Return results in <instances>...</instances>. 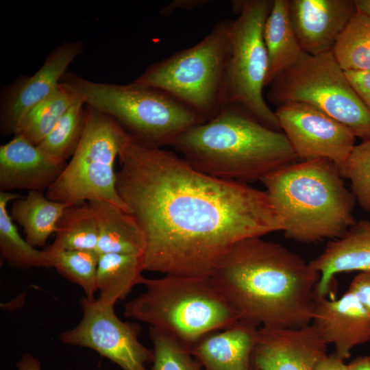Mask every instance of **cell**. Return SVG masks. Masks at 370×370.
I'll list each match as a JSON object with an SVG mask.
<instances>
[{
	"label": "cell",
	"mask_w": 370,
	"mask_h": 370,
	"mask_svg": "<svg viewBox=\"0 0 370 370\" xmlns=\"http://www.w3.org/2000/svg\"><path fill=\"white\" fill-rule=\"evenodd\" d=\"M311 324L343 360L355 347L370 341V313L348 290L332 300L315 293Z\"/></svg>",
	"instance_id": "obj_16"
},
{
	"label": "cell",
	"mask_w": 370,
	"mask_h": 370,
	"mask_svg": "<svg viewBox=\"0 0 370 370\" xmlns=\"http://www.w3.org/2000/svg\"><path fill=\"white\" fill-rule=\"evenodd\" d=\"M70 206L51 200L42 192L28 191L25 197L13 201L10 216L23 227L25 240L40 247L56 233L60 219Z\"/></svg>",
	"instance_id": "obj_22"
},
{
	"label": "cell",
	"mask_w": 370,
	"mask_h": 370,
	"mask_svg": "<svg viewBox=\"0 0 370 370\" xmlns=\"http://www.w3.org/2000/svg\"><path fill=\"white\" fill-rule=\"evenodd\" d=\"M258 328L240 321L205 336L189 349L205 370H254L252 357Z\"/></svg>",
	"instance_id": "obj_18"
},
{
	"label": "cell",
	"mask_w": 370,
	"mask_h": 370,
	"mask_svg": "<svg viewBox=\"0 0 370 370\" xmlns=\"http://www.w3.org/2000/svg\"><path fill=\"white\" fill-rule=\"evenodd\" d=\"M81 100L75 91L60 82L51 95L23 117L15 134H19L38 145L50 133L66 112Z\"/></svg>",
	"instance_id": "obj_24"
},
{
	"label": "cell",
	"mask_w": 370,
	"mask_h": 370,
	"mask_svg": "<svg viewBox=\"0 0 370 370\" xmlns=\"http://www.w3.org/2000/svg\"><path fill=\"white\" fill-rule=\"evenodd\" d=\"M118 159L116 190L144 234L145 271L210 277L238 242L283 229L266 190L202 173L125 130Z\"/></svg>",
	"instance_id": "obj_1"
},
{
	"label": "cell",
	"mask_w": 370,
	"mask_h": 370,
	"mask_svg": "<svg viewBox=\"0 0 370 370\" xmlns=\"http://www.w3.org/2000/svg\"><path fill=\"white\" fill-rule=\"evenodd\" d=\"M143 271V256L99 254L96 275L99 296L97 299L109 305L123 299L136 285L141 284Z\"/></svg>",
	"instance_id": "obj_23"
},
{
	"label": "cell",
	"mask_w": 370,
	"mask_h": 370,
	"mask_svg": "<svg viewBox=\"0 0 370 370\" xmlns=\"http://www.w3.org/2000/svg\"><path fill=\"white\" fill-rule=\"evenodd\" d=\"M84 49L82 41L64 42L48 54L34 74L21 75L3 87L0 97V125L3 134H15L23 117L56 90L69 66Z\"/></svg>",
	"instance_id": "obj_13"
},
{
	"label": "cell",
	"mask_w": 370,
	"mask_h": 370,
	"mask_svg": "<svg viewBox=\"0 0 370 370\" xmlns=\"http://www.w3.org/2000/svg\"><path fill=\"white\" fill-rule=\"evenodd\" d=\"M357 11L354 0H289L291 25L303 51H332Z\"/></svg>",
	"instance_id": "obj_15"
},
{
	"label": "cell",
	"mask_w": 370,
	"mask_h": 370,
	"mask_svg": "<svg viewBox=\"0 0 370 370\" xmlns=\"http://www.w3.org/2000/svg\"><path fill=\"white\" fill-rule=\"evenodd\" d=\"M18 197L16 193L0 191L1 256L16 269L50 268L44 251L38 250L21 236L8 212V203Z\"/></svg>",
	"instance_id": "obj_26"
},
{
	"label": "cell",
	"mask_w": 370,
	"mask_h": 370,
	"mask_svg": "<svg viewBox=\"0 0 370 370\" xmlns=\"http://www.w3.org/2000/svg\"><path fill=\"white\" fill-rule=\"evenodd\" d=\"M50 268L79 286L88 299L97 291L96 275L99 254L95 250L49 251L44 249Z\"/></svg>",
	"instance_id": "obj_28"
},
{
	"label": "cell",
	"mask_w": 370,
	"mask_h": 370,
	"mask_svg": "<svg viewBox=\"0 0 370 370\" xmlns=\"http://www.w3.org/2000/svg\"><path fill=\"white\" fill-rule=\"evenodd\" d=\"M141 284L146 291L124 305V315L170 334L189 349L241 321L210 277H144Z\"/></svg>",
	"instance_id": "obj_5"
},
{
	"label": "cell",
	"mask_w": 370,
	"mask_h": 370,
	"mask_svg": "<svg viewBox=\"0 0 370 370\" xmlns=\"http://www.w3.org/2000/svg\"><path fill=\"white\" fill-rule=\"evenodd\" d=\"M149 336L153 347L151 370H200L202 366L189 348L170 334L150 327Z\"/></svg>",
	"instance_id": "obj_30"
},
{
	"label": "cell",
	"mask_w": 370,
	"mask_h": 370,
	"mask_svg": "<svg viewBox=\"0 0 370 370\" xmlns=\"http://www.w3.org/2000/svg\"><path fill=\"white\" fill-rule=\"evenodd\" d=\"M98 227L99 254H119L143 256L144 234L134 217L127 211L106 201H88Z\"/></svg>",
	"instance_id": "obj_20"
},
{
	"label": "cell",
	"mask_w": 370,
	"mask_h": 370,
	"mask_svg": "<svg viewBox=\"0 0 370 370\" xmlns=\"http://www.w3.org/2000/svg\"><path fill=\"white\" fill-rule=\"evenodd\" d=\"M18 370H41L38 360L30 354H25L16 365Z\"/></svg>",
	"instance_id": "obj_36"
},
{
	"label": "cell",
	"mask_w": 370,
	"mask_h": 370,
	"mask_svg": "<svg viewBox=\"0 0 370 370\" xmlns=\"http://www.w3.org/2000/svg\"><path fill=\"white\" fill-rule=\"evenodd\" d=\"M337 166L341 176L350 182L356 201L370 212V140L356 145L346 160Z\"/></svg>",
	"instance_id": "obj_31"
},
{
	"label": "cell",
	"mask_w": 370,
	"mask_h": 370,
	"mask_svg": "<svg viewBox=\"0 0 370 370\" xmlns=\"http://www.w3.org/2000/svg\"><path fill=\"white\" fill-rule=\"evenodd\" d=\"M358 11L370 17V0H354Z\"/></svg>",
	"instance_id": "obj_38"
},
{
	"label": "cell",
	"mask_w": 370,
	"mask_h": 370,
	"mask_svg": "<svg viewBox=\"0 0 370 370\" xmlns=\"http://www.w3.org/2000/svg\"><path fill=\"white\" fill-rule=\"evenodd\" d=\"M209 0H174L160 10L162 16H169L177 10H191L209 3Z\"/></svg>",
	"instance_id": "obj_34"
},
{
	"label": "cell",
	"mask_w": 370,
	"mask_h": 370,
	"mask_svg": "<svg viewBox=\"0 0 370 370\" xmlns=\"http://www.w3.org/2000/svg\"><path fill=\"white\" fill-rule=\"evenodd\" d=\"M98 227L88 202L68 207L60 219L49 251L95 250Z\"/></svg>",
	"instance_id": "obj_25"
},
{
	"label": "cell",
	"mask_w": 370,
	"mask_h": 370,
	"mask_svg": "<svg viewBox=\"0 0 370 370\" xmlns=\"http://www.w3.org/2000/svg\"><path fill=\"white\" fill-rule=\"evenodd\" d=\"M171 146L197 170L245 184L261 181L298 158L282 132L230 104L182 134Z\"/></svg>",
	"instance_id": "obj_3"
},
{
	"label": "cell",
	"mask_w": 370,
	"mask_h": 370,
	"mask_svg": "<svg viewBox=\"0 0 370 370\" xmlns=\"http://www.w3.org/2000/svg\"><path fill=\"white\" fill-rule=\"evenodd\" d=\"M66 164L49 156L23 136L15 134L11 140L0 146V191L47 190Z\"/></svg>",
	"instance_id": "obj_17"
},
{
	"label": "cell",
	"mask_w": 370,
	"mask_h": 370,
	"mask_svg": "<svg viewBox=\"0 0 370 370\" xmlns=\"http://www.w3.org/2000/svg\"><path fill=\"white\" fill-rule=\"evenodd\" d=\"M210 279L242 321L282 328L312 322L320 274L280 243L261 237L238 242Z\"/></svg>",
	"instance_id": "obj_2"
},
{
	"label": "cell",
	"mask_w": 370,
	"mask_h": 370,
	"mask_svg": "<svg viewBox=\"0 0 370 370\" xmlns=\"http://www.w3.org/2000/svg\"><path fill=\"white\" fill-rule=\"evenodd\" d=\"M314 370H349L348 365L335 353L325 355L317 364Z\"/></svg>",
	"instance_id": "obj_35"
},
{
	"label": "cell",
	"mask_w": 370,
	"mask_h": 370,
	"mask_svg": "<svg viewBox=\"0 0 370 370\" xmlns=\"http://www.w3.org/2000/svg\"><path fill=\"white\" fill-rule=\"evenodd\" d=\"M289 0H273L263 27L268 57L265 86L305 53L294 33L288 12Z\"/></svg>",
	"instance_id": "obj_21"
},
{
	"label": "cell",
	"mask_w": 370,
	"mask_h": 370,
	"mask_svg": "<svg viewBox=\"0 0 370 370\" xmlns=\"http://www.w3.org/2000/svg\"><path fill=\"white\" fill-rule=\"evenodd\" d=\"M123 130L111 117L86 106V123L79 145L46 196L69 205L106 201L127 212L117 193L114 171Z\"/></svg>",
	"instance_id": "obj_9"
},
{
	"label": "cell",
	"mask_w": 370,
	"mask_h": 370,
	"mask_svg": "<svg viewBox=\"0 0 370 370\" xmlns=\"http://www.w3.org/2000/svg\"><path fill=\"white\" fill-rule=\"evenodd\" d=\"M275 113L282 132L303 160L328 159L338 166L356 145V137L349 127L312 105L286 103Z\"/></svg>",
	"instance_id": "obj_12"
},
{
	"label": "cell",
	"mask_w": 370,
	"mask_h": 370,
	"mask_svg": "<svg viewBox=\"0 0 370 370\" xmlns=\"http://www.w3.org/2000/svg\"><path fill=\"white\" fill-rule=\"evenodd\" d=\"M269 86L267 99L278 107L289 102L312 105L349 127L356 137L370 140V111L332 51L305 53Z\"/></svg>",
	"instance_id": "obj_8"
},
{
	"label": "cell",
	"mask_w": 370,
	"mask_h": 370,
	"mask_svg": "<svg viewBox=\"0 0 370 370\" xmlns=\"http://www.w3.org/2000/svg\"><path fill=\"white\" fill-rule=\"evenodd\" d=\"M319 273L315 293L326 296L334 276L340 273L370 271V221H357L342 236L331 240L310 262Z\"/></svg>",
	"instance_id": "obj_19"
},
{
	"label": "cell",
	"mask_w": 370,
	"mask_h": 370,
	"mask_svg": "<svg viewBox=\"0 0 370 370\" xmlns=\"http://www.w3.org/2000/svg\"><path fill=\"white\" fill-rule=\"evenodd\" d=\"M260 182L282 219L287 238L301 243L334 240L357 221L356 199L330 160L295 162Z\"/></svg>",
	"instance_id": "obj_4"
},
{
	"label": "cell",
	"mask_w": 370,
	"mask_h": 370,
	"mask_svg": "<svg viewBox=\"0 0 370 370\" xmlns=\"http://www.w3.org/2000/svg\"><path fill=\"white\" fill-rule=\"evenodd\" d=\"M61 82L86 106L111 117L132 136L157 147L172 145L187 130L206 122L166 92L133 82H98L66 72Z\"/></svg>",
	"instance_id": "obj_6"
},
{
	"label": "cell",
	"mask_w": 370,
	"mask_h": 370,
	"mask_svg": "<svg viewBox=\"0 0 370 370\" xmlns=\"http://www.w3.org/2000/svg\"><path fill=\"white\" fill-rule=\"evenodd\" d=\"M332 51L343 71L370 72V17L357 10Z\"/></svg>",
	"instance_id": "obj_27"
},
{
	"label": "cell",
	"mask_w": 370,
	"mask_h": 370,
	"mask_svg": "<svg viewBox=\"0 0 370 370\" xmlns=\"http://www.w3.org/2000/svg\"><path fill=\"white\" fill-rule=\"evenodd\" d=\"M328 344L310 323L296 328H258L252 363L256 370H314Z\"/></svg>",
	"instance_id": "obj_14"
},
{
	"label": "cell",
	"mask_w": 370,
	"mask_h": 370,
	"mask_svg": "<svg viewBox=\"0 0 370 370\" xmlns=\"http://www.w3.org/2000/svg\"><path fill=\"white\" fill-rule=\"evenodd\" d=\"M349 370H370L369 356L359 357L348 365Z\"/></svg>",
	"instance_id": "obj_37"
},
{
	"label": "cell",
	"mask_w": 370,
	"mask_h": 370,
	"mask_svg": "<svg viewBox=\"0 0 370 370\" xmlns=\"http://www.w3.org/2000/svg\"><path fill=\"white\" fill-rule=\"evenodd\" d=\"M232 5L238 16L230 27L226 105L238 106L267 127L282 132L275 111L263 96L268 71L263 27L273 1H234Z\"/></svg>",
	"instance_id": "obj_10"
},
{
	"label": "cell",
	"mask_w": 370,
	"mask_h": 370,
	"mask_svg": "<svg viewBox=\"0 0 370 370\" xmlns=\"http://www.w3.org/2000/svg\"><path fill=\"white\" fill-rule=\"evenodd\" d=\"M254 370H256V369H254Z\"/></svg>",
	"instance_id": "obj_40"
},
{
	"label": "cell",
	"mask_w": 370,
	"mask_h": 370,
	"mask_svg": "<svg viewBox=\"0 0 370 370\" xmlns=\"http://www.w3.org/2000/svg\"><path fill=\"white\" fill-rule=\"evenodd\" d=\"M81 306L80 322L60 334L62 343L92 349L123 370H147L145 364L153 362V352L139 341L138 324L123 321L116 315L114 305L97 299L84 297Z\"/></svg>",
	"instance_id": "obj_11"
},
{
	"label": "cell",
	"mask_w": 370,
	"mask_h": 370,
	"mask_svg": "<svg viewBox=\"0 0 370 370\" xmlns=\"http://www.w3.org/2000/svg\"><path fill=\"white\" fill-rule=\"evenodd\" d=\"M86 119V105L82 100L71 106L53 129L38 145L52 158L66 162L75 151L82 136Z\"/></svg>",
	"instance_id": "obj_29"
},
{
	"label": "cell",
	"mask_w": 370,
	"mask_h": 370,
	"mask_svg": "<svg viewBox=\"0 0 370 370\" xmlns=\"http://www.w3.org/2000/svg\"><path fill=\"white\" fill-rule=\"evenodd\" d=\"M369 358H370V356H369Z\"/></svg>",
	"instance_id": "obj_39"
},
{
	"label": "cell",
	"mask_w": 370,
	"mask_h": 370,
	"mask_svg": "<svg viewBox=\"0 0 370 370\" xmlns=\"http://www.w3.org/2000/svg\"><path fill=\"white\" fill-rule=\"evenodd\" d=\"M349 291L370 313V271H362L352 280Z\"/></svg>",
	"instance_id": "obj_32"
},
{
	"label": "cell",
	"mask_w": 370,
	"mask_h": 370,
	"mask_svg": "<svg viewBox=\"0 0 370 370\" xmlns=\"http://www.w3.org/2000/svg\"><path fill=\"white\" fill-rule=\"evenodd\" d=\"M352 86L370 111V72L345 71Z\"/></svg>",
	"instance_id": "obj_33"
},
{
	"label": "cell",
	"mask_w": 370,
	"mask_h": 370,
	"mask_svg": "<svg viewBox=\"0 0 370 370\" xmlns=\"http://www.w3.org/2000/svg\"><path fill=\"white\" fill-rule=\"evenodd\" d=\"M231 23L218 22L197 44L150 64L133 82L161 90L211 120L226 106Z\"/></svg>",
	"instance_id": "obj_7"
}]
</instances>
